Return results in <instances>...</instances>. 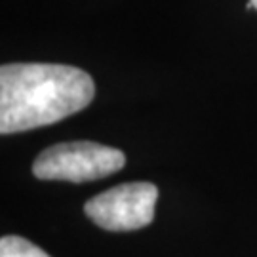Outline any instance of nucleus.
Returning <instances> with one entry per match:
<instances>
[{"label": "nucleus", "mask_w": 257, "mask_h": 257, "mask_svg": "<svg viewBox=\"0 0 257 257\" xmlns=\"http://www.w3.org/2000/svg\"><path fill=\"white\" fill-rule=\"evenodd\" d=\"M93 95L92 76L73 65H2L0 134L8 136L55 124L86 109Z\"/></svg>", "instance_id": "obj_1"}, {"label": "nucleus", "mask_w": 257, "mask_h": 257, "mask_svg": "<svg viewBox=\"0 0 257 257\" xmlns=\"http://www.w3.org/2000/svg\"><path fill=\"white\" fill-rule=\"evenodd\" d=\"M122 151L93 141H69L44 149L33 164V174L44 181L84 183L122 170Z\"/></svg>", "instance_id": "obj_2"}, {"label": "nucleus", "mask_w": 257, "mask_h": 257, "mask_svg": "<svg viewBox=\"0 0 257 257\" xmlns=\"http://www.w3.org/2000/svg\"><path fill=\"white\" fill-rule=\"evenodd\" d=\"M156 198L158 189L149 181L122 183L90 198L84 211L105 230H138L155 219Z\"/></svg>", "instance_id": "obj_3"}, {"label": "nucleus", "mask_w": 257, "mask_h": 257, "mask_svg": "<svg viewBox=\"0 0 257 257\" xmlns=\"http://www.w3.org/2000/svg\"><path fill=\"white\" fill-rule=\"evenodd\" d=\"M0 257H50L42 248L35 246L23 236H2L0 240Z\"/></svg>", "instance_id": "obj_4"}, {"label": "nucleus", "mask_w": 257, "mask_h": 257, "mask_svg": "<svg viewBox=\"0 0 257 257\" xmlns=\"http://www.w3.org/2000/svg\"><path fill=\"white\" fill-rule=\"evenodd\" d=\"M249 2H251V4H253V8L257 10V0H249Z\"/></svg>", "instance_id": "obj_5"}]
</instances>
